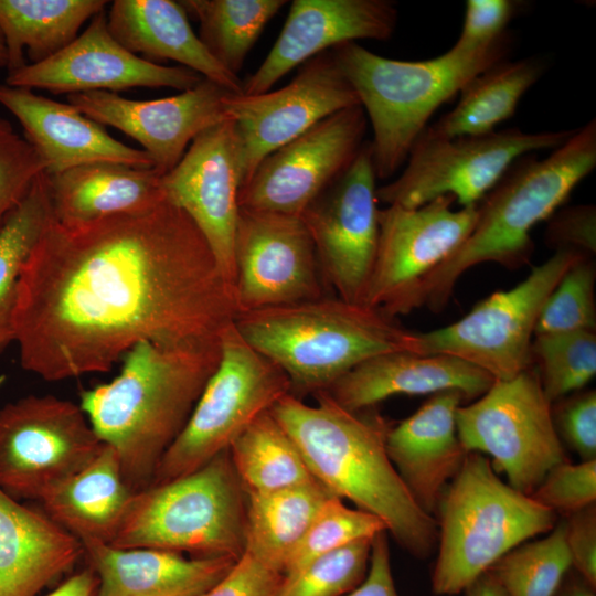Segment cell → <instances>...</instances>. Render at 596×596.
Returning <instances> with one entry per match:
<instances>
[{
  "mask_svg": "<svg viewBox=\"0 0 596 596\" xmlns=\"http://www.w3.org/2000/svg\"><path fill=\"white\" fill-rule=\"evenodd\" d=\"M283 574L244 552L227 574L201 596H276Z\"/></svg>",
  "mask_w": 596,
  "mask_h": 596,
  "instance_id": "47",
  "label": "cell"
},
{
  "mask_svg": "<svg viewBox=\"0 0 596 596\" xmlns=\"http://www.w3.org/2000/svg\"><path fill=\"white\" fill-rule=\"evenodd\" d=\"M444 195L418 207L386 205L379 210L375 258L363 305L390 317L408 313L421 281L467 238L477 205L453 209Z\"/></svg>",
  "mask_w": 596,
  "mask_h": 596,
  "instance_id": "14",
  "label": "cell"
},
{
  "mask_svg": "<svg viewBox=\"0 0 596 596\" xmlns=\"http://www.w3.org/2000/svg\"><path fill=\"white\" fill-rule=\"evenodd\" d=\"M105 0H0L7 72L42 62L66 47L79 29L105 9Z\"/></svg>",
  "mask_w": 596,
  "mask_h": 596,
  "instance_id": "32",
  "label": "cell"
},
{
  "mask_svg": "<svg viewBox=\"0 0 596 596\" xmlns=\"http://www.w3.org/2000/svg\"><path fill=\"white\" fill-rule=\"evenodd\" d=\"M234 326L287 375L296 396L328 390L375 355L411 352L413 337L380 309L328 296L240 312Z\"/></svg>",
  "mask_w": 596,
  "mask_h": 596,
  "instance_id": "5",
  "label": "cell"
},
{
  "mask_svg": "<svg viewBox=\"0 0 596 596\" xmlns=\"http://www.w3.org/2000/svg\"><path fill=\"white\" fill-rule=\"evenodd\" d=\"M220 355V341L180 348L141 341L124 354L116 377L81 392V408L99 439L117 453L135 492L152 483Z\"/></svg>",
  "mask_w": 596,
  "mask_h": 596,
  "instance_id": "3",
  "label": "cell"
},
{
  "mask_svg": "<svg viewBox=\"0 0 596 596\" xmlns=\"http://www.w3.org/2000/svg\"><path fill=\"white\" fill-rule=\"evenodd\" d=\"M437 512L432 589L439 596L462 593L505 553L556 524V513L504 483L479 453H467Z\"/></svg>",
  "mask_w": 596,
  "mask_h": 596,
  "instance_id": "7",
  "label": "cell"
},
{
  "mask_svg": "<svg viewBox=\"0 0 596 596\" xmlns=\"http://www.w3.org/2000/svg\"><path fill=\"white\" fill-rule=\"evenodd\" d=\"M0 105L18 119L47 175L93 162L153 167L146 151L115 139L70 103L0 83Z\"/></svg>",
  "mask_w": 596,
  "mask_h": 596,
  "instance_id": "23",
  "label": "cell"
},
{
  "mask_svg": "<svg viewBox=\"0 0 596 596\" xmlns=\"http://www.w3.org/2000/svg\"><path fill=\"white\" fill-rule=\"evenodd\" d=\"M595 167V119L546 158L529 153L515 160L477 204L476 223L464 243L421 281L411 310H441L458 279L473 266L491 262L518 268L529 263L532 228L558 210Z\"/></svg>",
  "mask_w": 596,
  "mask_h": 596,
  "instance_id": "4",
  "label": "cell"
},
{
  "mask_svg": "<svg viewBox=\"0 0 596 596\" xmlns=\"http://www.w3.org/2000/svg\"><path fill=\"white\" fill-rule=\"evenodd\" d=\"M466 453L489 455L508 485L531 496L546 473L567 460L556 432L552 403L533 366L509 380H494L476 402L456 412Z\"/></svg>",
  "mask_w": 596,
  "mask_h": 596,
  "instance_id": "11",
  "label": "cell"
},
{
  "mask_svg": "<svg viewBox=\"0 0 596 596\" xmlns=\"http://www.w3.org/2000/svg\"><path fill=\"white\" fill-rule=\"evenodd\" d=\"M8 65V52L4 43L3 35L0 31V68H7Z\"/></svg>",
  "mask_w": 596,
  "mask_h": 596,
  "instance_id": "53",
  "label": "cell"
},
{
  "mask_svg": "<svg viewBox=\"0 0 596 596\" xmlns=\"http://www.w3.org/2000/svg\"><path fill=\"white\" fill-rule=\"evenodd\" d=\"M459 391L433 394L415 413L390 427L387 456L418 507L433 517L444 490L467 455L457 434Z\"/></svg>",
  "mask_w": 596,
  "mask_h": 596,
  "instance_id": "24",
  "label": "cell"
},
{
  "mask_svg": "<svg viewBox=\"0 0 596 596\" xmlns=\"http://www.w3.org/2000/svg\"><path fill=\"white\" fill-rule=\"evenodd\" d=\"M162 174L152 168L93 162L47 175L52 219L78 226L151 209L164 200Z\"/></svg>",
  "mask_w": 596,
  "mask_h": 596,
  "instance_id": "29",
  "label": "cell"
},
{
  "mask_svg": "<svg viewBox=\"0 0 596 596\" xmlns=\"http://www.w3.org/2000/svg\"><path fill=\"white\" fill-rule=\"evenodd\" d=\"M220 347L219 364L183 429L162 456L152 483L201 468L227 450L256 417L291 393L287 375L251 347L234 322L221 333Z\"/></svg>",
  "mask_w": 596,
  "mask_h": 596,
  "instance_id": "9",
  "label": "cell"
},
{
  "mask_svg": "<svg viewBox=\"0 0 596 596\" xmlns=\"http://www.w3.org/2000/svg\"><path fill=\"white\" fill-rule=\"evenodd\" d=\"M522 6L514 0H467L461 32L450 49L472 54L491 47L509 33L507 26Z\"/></svg>",
  "mask_w": 596,
  "mask_h": 596,
  "instance_id": "44",
  "label": "cell"
},
{
  "mask_svg": "<svg viewBox=\"0 0 596 596\" xmlns=\"http://www.w3.org/2000/svg\"><path fill=\"white\" fill-rule=\"evenodd\" d=\"M110 34L129 52L146 60H171L232 93L243 81L223 67L192 30L179 1L116 0L107 14Z\"/></svg>",
  "mask_w": 596,
  "mask_h": 596,
  "instance_id": "28",
  "label": "cell"
},
{
  "mask_svg": "<svg viewBox=\"0 0 596 596\" xmlns=\"http://www.w3.org/2000/svg\"><path fill=\"white\" fill-rule=\"evenodd\" d=\"M574 130L525 132L508 128L455 138L422 134L402 173L376 189L377 201L418 207L449 195L460 207L477 205L515 160L560 147Z\"/></svg>",
  "mask_w": 596,
  "mask_h": 596,
  "instance_id": "12",
  "label": "cell"
},
{
  "mask_svg": "<svg viewBox=\"0 0 596 596\" xmlns=\"http://www.w3.org/2000/svg\"><path fill=\"white\" fill-rule=\"evenodd\" d=\"M531 363L553 404L582 390L596 374V332L535 334Z\"/></svg>",
  "mask_w": 596,
  "mask_h": 596,
  "instance_id": "38",
  "label": "cell"
},
{
  "mask_svg": "<svg viewBox=\"0 0 596 596\" xmlns=\"http://www.w3.org/2000/svg\"><path fill=\"white\" fill-rule=\"evenodd\" d=\"M566 545L571 567L596 588V510L595 504L567 515Z\"/></svg>",
  "mask_w": 596,
  "mask_h": 596,
  "instance_id": "48",
  "label": "cell"
},
{
  "mask_svg": "<svg viewBox=\"0 0 596 596\" xmlns=\"http://www.w3.org/2000/svg\"><path fill=\"white\" fill-rule=\"evenodd\" d=\"M200 25L199 38L213 57L238 76L244 62L268 21L285 0L179 1Z\"/></svg>",
  "mask_w": 596,
  "mask_h": 596,
  "instance_id": "35",
  "label": "cell"
},
{
  "mask_svg": "<svg viewBox=\"0 0 596 596\" xmlns=\"http://www.w3.org/2000/svg\"><path fill=\"white\" fill-rule=\"evenodd\" d=\"M366 128L361 105L322 119L260 161L240 189V209L301 216L353 162Z\"/></svg>",
  "mask_w": 596,
  "mask_h": 596,
  "instance_id": "18",
  "label": "cell"
},
{
  "mask_svg": "<svg viewBox=\"0 0 596 596\" xmlns=\"http://www.w3.org/2000/svg\"><path fill=\"white\" fill-rule=\"evenodd\" d=\"M464 592L466 596H505L488 572L480 575Z\"/></svg>",
  "mask_w": 596,
  "mask_h": 596,
  "instance_id": "51",
  "label": "cell"
},
{
  "mask_svg": "<svg viewBox=\"0 0 596 596\" xmlns=\"http://www.w3.org/2000/svg\"><path fill=\"white\" fill-rule=\"evenodd\" d=\"M568 573L555 596H596V588L589 586L576 573L574 575Z\"/></svg>",
  "mask_w": 596,
  "mask_h": 596,
  "instance_id": "52",
  "label": "cell"
},
{
  "mask_svg": "<svg viewBox=\"0 0 596 596\" xmlns=\"http://www.w3.org/2000/svg\"><path fill=\"white\" fill-rule=\"evenodd\" d=\"M508 33L491 47L472 54L449 49L424 61H401L377 55L356 42L332 49L352 85L373 139L370 141L377 179L394 175L427 127L432 115L489 66L507 58Z\"/></svg>",
  "mask_w": 596,
  "mask_h": 596,
  "instance_id": "6",
  "label": "cell"
},
{
  "mask_svg": "<svg viewBox=\"0 0 596 596\" xmlns=\"http://www.w3.org/2000/svg\"><path fill=\"white\" fill-rule=\"evenodd\" d=\"M82 556L77 538L0 489V596H38Z\"/></svg>",
  "mask_w": 596,
  "mask_h": 596,
  "instance_id": "27",
  "label": "cell"
},
{
  "mask_svg": "<svg viewBox=\"0 0 596 596\" xmlns=\"http://www.w3.org/2000/svg\"><path fill=\"white\" fill-rule=\"evenodd\" d=\"M103 445L79 404L49 394L8 403L0 409V489L41 501Z\"/></svg>",
  "mask_w": 596,
  "mask_h": 596,
  "instance_id": "13",
  "label": "cell"
},
{
  "mask_svg": "<svg viewBox=\"0 0 596 596\" xmlns=\"http://www.w3.org/2000/svg\"><path fill=\"white\" fill-rule=\"evenodd\" d=\"M202 78L190 68L163 66L129 52L110 34L103 10L62 51L8 73L4 83L71 95L93 91L117 93L134 87H169L183 92Z\"/></svg>",
  "mask_w": 596,
  "mask_h": 596,
  "instance_id": "20",
  "label": "cell"
},
{
  "mask_svg": "<svg viewBox=\"0 0 596 596\" xmlns=\"http://www.w3.org/2000/svg\"><path fill=\"white\" fill-rule=\"evenodd\" d=\"M164 200L182 210L207 243L234 290V240L240 212L237 142L231 119L204 130L161 177Z\"/></svg>",
  "mask_w": 596,
  "mask_h": 596,
  "instance_id": "19",
  "label": "cell"
},
{
  "mask_svg": "<svg viewBox=\"0 0 596 596\" xmlns=\"http://www.w3.org/2000/svg\"><path fill=\"white\" fill-rule=\"evenodd\" d=\"M234 267L238 313L326 296L315 245L301 216L240 209Z\"/></svg>",
  "mask_w": 596,
  "mask_h": 596,
  "instance_id": "17",
  "label": "cell"
},
{
  "mask_svg": "<svg viewBox=\"0 0 596 596\" xmlns=\"http://www.w3.org/2000/svg\"><path fill=\"white\" fill-rule=\"evenodd\" d=\"M3 382H4V376H0V387L3 384Z\"/></svg>",
  "mask_w": 596,
  "mask_h": 596,
  "instance_id": "54",
  "label": "cell"
},
{
  "mask_svg": "<svg viewBox=\"0 0 596 596\" xmlns=\"http://www.w3.org/2000/svg\"><path fill=\"white\" fill-rule=\"evenodd\" d=\"M397 10L389 0H295L285 24L242 93L262 94L296 66L356 40L386 41L395 32Z\"/></svg>",
  "mask_w": 596,
  "mask_h": 596,
  "instance_id": "22",
  "label": "cell"
},
{
  "mask_svg": "<svg viewBox=\"0 0 596 596\" xmlns=\"http://www.w3.org/2000/svg\"><path fill=\"white\" fill-rule=\"evenodd\" d=\"M531 497L554 513L570 515L596 500V459L554 466Z\"/></svg>",
  "mask_w": 596,
  "mask_h": 596,
  "instance_id": "43",
  "label": "cell"
},
{
  "mask_svg": "<svg viewBox=\"0 0 596 596\" xmlns=\"http://www.w3.org/2000/svg\"><path fill=\"white\" fill-rule=\"evenodd\" d=\"M51 219V199L43 172L0 230V354L14 341L13 316L23 264Z\"/></svg>",
  "mask_w": 596,
  "mask_h": 596,
  "instance_id": "36",
  "label": "cell"
},
{
  "mask_svg": "<svg viewBox=\"0 0 596 596\" xmlns=\"http://www.w3.org/2000/svg\"><path fill=\"white\" fill-rule=\"evenodd\" d=\"M382 531H386V526L377 517L350 509L339 497L332 496L322 504L289 557L283 578L297 574L326 553L361 539H372Z\"/></svg>",
  "mask_w": 596,
  "mask_h": 596,
  "instance_id": "39",
  "label": "cell"
},
{
  "mask_svg": "<svg viewBox=\"0 0 596 596\" xmlns=\"http://www.w3.org/2000/svg\"><path fill=\"white\" fill-rule=\"evenodd\" d=\"M84 557L97 576L96 596H201L232 568L228 557H185L149 549H121L83 541Z\"/></svg>",
  "mask_w": 596,
  "mask_h": 596,
  "instance_id": "26",
  "label": "cell"
},
{
  "mask_svg": "<svg viewBox=\"0 0 596 596\" xmlns=\"http://www.w3.org/2000/svg\"><path fill=\"white\" fill-rule=\"evenodd\" d=\"M97 587V576L89 567H86L68 576L45 596H96Z\"/></svg>",
  "mask_w": 596,
  "mask_h": 596,
  "instance_id": "50",
  "label": "cell"
},
{
  "mask_svg": "<svg viewBox=\"0 0 596 596\" xmlns=\"http://www.w3.org/2000/svg\"><path fill=\"white\" fill-rule=\"evenodd\" d=\"M552 407L558 434L582 460L596 459V393L594 390L560 400Z\"/></svg>",
  "mask_w": 596,
  "mask_h": 596,
  "instance_id": "45",
  "label": "cell"
},
{
  "mask_svg": "<svg viewBox=\"0 0 596 596\" xmlns=\"http://www.w3.org/2000/svg\"><path fill=\"white\" fill-rule=\"evenodd\" d=\"M245 497L224 450L185 476L135 492L110 545L238 560L245 552Z\"/></svg>",
  "mask_w": 596,
  "mask_h": 596,
  "instance_id": "8",
  "label": "cell"
},
{
  "mask_svg": "<svg viewBox=\"0 0 596 596\" xmlns=\"http://www.w3.org/2000/svg\"><path fill=\"white\" fill-rule=\"evenodd\" d=\"M308 405L288 393L269 409L291 437L312 476L340 499L377 517L416 557L436 546L438 525L415 502L385 447L390 426L379 415L340 406L324 391Z\"/></svg>",
  "mask_w": 596,
  "mask_h": 596,
  "instance_id": "2",
  "label": "cell"
},
{
  "mask_svg": "<svg viewBox=\"0 0 596 596\" xmlns=\"http://www.w3.org/2000/svg\"><path fill=\"white\" fill-rule=\"evenodd\" d=\"M234 290L191 219L163 200L78 226L50 220L23 264L13 316L21 366L46 381L107 372L141 341H220Z\"/></svg>",
  "mask_w": 596,
  "mask_h": 596,
  "instance_id": "1",
  "label": "cell"
},
{
  "mask_svg": "<svg viewBox=\"0 0 596 596\" xmlns=\"http://www.w3.org/2000/svg\"><path fill=\"white\" fill-rule=\"evenodd\" d=\"M135 491L109 445L83 469L54 487L42 500L44 512L81 542L110 544Z\"/></svg>",
  "mask_w": 596,
  "mask_h": 596,
  "instance_id": "30",
  "label": "cell"
},
{
  "mask_svg": "<svg viewBox=\"0 0 596 596\" xmlns=\"http://www.w3.org/2000/svg\"><path fill=\"white\" fill-rule=\"evenodd\" d=\"M372 540L361 539L315 558L283 578L276 596H344L366 576Z\"/></svg>",
  "mask_w": 596,
  "mask_h": 596,
  "instance_id": "40",
  "label": "cell"
},
{
  "mask_svg": "<svg viewBox=\"0 0 596 596\" xmlns=\"http://www.w3.org/2000/svg\"><path fill=\"white\" fill-rule=\"evenodd\" d=\"M546 241L557 249L590 256L596 252V209L576 205L556 210L549 219Z\"/></svg>",
  "mask_w": 596,
  "mask_h": 596,
  "instance_id": "46",
  "label": "cell"
},
{
  "mask_svg": "<svg viewBox=\"0 0 596 596\" xmlns=\"http://www.w3.org/2000/svg\"><path fill=\"white\" fill-rule=\"evenodd\" d=\"M228 451L246 493L276 491L317 480L291 437L269 411L256 417Z\"/></svg>",
  "mask_w": 596,
  "mask_h": 596,
  "instance_id": "34",
  "label": "cell"
},
{
  "mask_svg": "<svg viewBox=\"0 0 596 596\" xmlns=\"http://www.w3.org/2000/svg\"><path fill=\"white\" fill-rule=\"evenodd\" d=\"M493 382L487 372L456 356L394 351L360 363L324 392L343 408L361 412L397 394L455 390L471 400L486 393Z\"/></svg>",
  "mask_w": 596,
  "mask_h": 596,
  "instance_id": "25",
  "label": "cell"
},
{
  "mask_svg": "<svg viewBox=\"0 0 596 596\" xmlns=\"http://www.w3.org/2000/svg\"><path fill=\"white\" fill-rule=\"evenodd\" d=\"M43 172L33 147L0 116V230Z\"/></svg>",
  "mask_w": 596,
  "mask_h": 596,
  "instance_id": "42",
  "label": "cell"
},
{
  "mask_svg": "<svg viewBox=\"0 0 596 596\" xmlns=\"http://www.w3.org/2000/svg\"><path fill=\"white\" fill-rule=\"evenodd\" d=\"M582 253L557 249L517 286L491 294L461 319L439 329L413 332L411 352L461 359L494 380H509L532 366L531 345L547 297Z\"/></svg>",
  "mask_w": 596,
  "mask_h": 596,
  "instance_id": "10",
  "label": "cell"
},
{
  "mask_svg": "<svg viewBox=\"0 0 596 596\" xmlns=\"http://www.w3.org/2000/svg\"><path fill=\"white\" fill-rule=\"evenodd\" d=\"M545 64L539 57L502 60L471 78L456 106L427 126L424 135L455 138L485 135L513 116L522 96L540 79Z\"/></svg>",
  "mask_w": 596,
  "mask_h": 596,
  "instance_id": "31",
  "label": "cell"
},
{
  "mask_svg": "<svg viewBox=\"0 0 596 596\" xmlns=\"http://www.w3.org/2000/svg\"><path fill=\"white\" fill-rule=\"evenodd\" d=\"M565 520L540 540L520 544L487 572L505 596H555L571 568Z\"/></svg>",
  "mask_w": 596,
  "mask_h": 596,
  "instance_id": "37",
  "label": "cell"
},
{
  "mask_svg": "<svg viewBox=\"0 0 596 596\" xmlns=\"http://www.w3.org/2000/svg\"><path fill=\"white\" fill-rule=\"evenodd\" d=\"M356 105L359 98L331 50L305 62L279 89L228 94L225 113L234 126L241 188L269 153L328 116Z\"/></svg>",
  "mask_w": 596,
  "mask_h": 596,
  "instance_id": "15",
  "label": "cell"
},
{
  "mask_svg": "<svg viewBox=\"0 0 596 596\" xmlns=\"http://www.w3.org/2000/svg\"><path fill=\"white\" fill-rule=\"evenodd\" d=\"M344 596H398L392 575L386 531L377 533L372 540L366 576Z\"/></svg>",
  "mask_w": 596,
  "mask_h": 596,
  "instance_id": "49",
  "label": "cell"
},
{
  "mask_svg": "<svg viewBox=\"0 0 596 596\" xmlns=\"http://www.w3.org/2000/svg\"><path fill=\"white\" fill-rule=\"evenodd\" d=\"M376 174L370 141L301 214L324 283L337 297L363 304L379 237Z\"/></svg>",
  "mask_w": 596,
  "mask_h": 596,
  "instance_id": "16",
  "label": "cell"
},
{
  "mask_svg": "<svg viewBox=\"0 0 596 596\" xmlns=\"http://www.w3.org/2000/svg\"><path fill=\"white\" fill-rule=\"evenodd\" d=\"M332 496L318 480L246 493L245 552L283 574L313 518Z\"/></svg>",
  "mask_w": 596,
  "mask_h": 596,
  "instance_id": "33",
  "label": "cell"
},
{
  "mask_svg": "<svg viewBox=\"0 0 596 596\" xmlns=\"http://www.w3.org/2000/svg\"><path fill=\"white\" fill-rule=\"evenodd\" d=\"M595 280L596 269L590 257L576 260L544 302L534 336L596 332Z\"/></svg>",
  "mask_w": 596,
  "mask_h": 596,
  "instance_id": "41",
  "label": "cell"
},
{
  "mask_svg": "<svg viewBox=\"0 0 596 596\" xmlns=\"http://www.w3.org/2000/svg\"><path fill=\"white\" fill-rule=\"evenodd\" d=\"M231 93L202 78L189 89L159 99L137 100L93 91L67 95V102L96 123L138 141L153 168L164 174L178 164L195 137L227 118L225 98Z\"/></svg>",
  "mask_w": 596,
  "mask_h": 596,
  "instance_id": "21",
  "label": "cell"
}]
</instances>
